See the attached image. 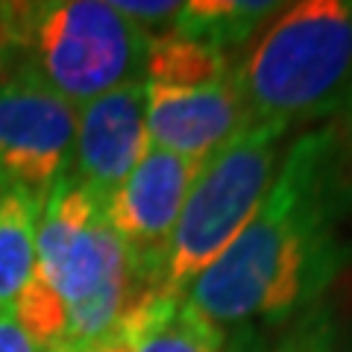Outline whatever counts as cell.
<instances>
[{"label": "cell", "mask_w": 352, "mask_h": 352, "mask_svg": "<svg viewBox=\"0 0 352 352\" xmlns=\"http://www.w3.org/2000/svg\"><path fill=\"white\" fill-rule=\"evenodd\" d=\"M349 208L352 176L338 129L302 132L244 229L182 300L217 326L302 311L344 267L338 226Z\"/></svg>", "instance_id": "1"}, {"label": "cell", "mask_w": 352, "mask_h": 352, "mask_svg": "<svg viewBox=\"0 0 352 352\" xmlns=\"http://www.w3.org/2000/svg\"><path fill=\"white\" fill-rule=\"evenodd\" d=\"M150 36L103 0L0 3V71L27 74L82 109L126 82H144Z\"/></svg>", "instance_id": "2"}, {"label": "cell", "mask_w": 352, "mask_h": 352, "mask_svg": "<svg viewBox=\"0 0 352 352\" xmlns=\"http://www.w3.org/2000/svg\"><path fill=\"white\" fill-rule=\"evenodd\" d=\"M232 85L256 120L300 124L352 103V0L282 6L232 65Z\"/></svg>", "instance_id": "3"}, {"label": "cell", "mask_w": 352, "mask_h": 352, "mask_svg": "<svg viewBox=\"0 0 352 352\" xmlns=\"http://www.w3.org/2000/svg\"><path fill=\"white\" fill-rule=\"evenodd\" d=\"M30 282L65 308V340L56 352L97 344L144 296L126 247L106 220L103 200L76 182L71 168L44 197Z\"/></svg>", "instance_id": "4"}, {"label": "cell", "mask_w": 352, "mask_h": 352, "mask_svg": "<svg viewBox=\"0 0 352 352\" xmlns=\"http://www.w3.org/2000/svg\"><path fill=\"white\" fill-rule=\"evenodd\" d=\"M288 129L282 120H256L200 162L153 294L182 300L191 282L244 229L273 185Z\"/></svg>", "instance_id": "5"}, {"label": "cell", "mask_w": 352, "mask_h": 352, "mask_svg": "<svg viewBox=\"0 0 352 352\" xmlns=\"http://www.w3.org/2000/svg\"><path fill=\"white\" fill-rule=\"evenodd\" d=\"M76 109L27 74L0 71V188L47 197L71 168Z\"/></svg>", "instance_id": "6"}, {"label": "cell", "mask_w": 352, "mask_h": 352, "mask_svg": "<svg viewBox=\"0 0 352 352\" xmlns=\"http://www.w3.org/2000/svg\"><path fill=\"white\" fill-rule=\"evenodd\" d=\"M200 162L150 147L124 182L103 203L112 232L126 247L144 294L156 291L164 252Z\"/></svg>", "instance_id": "7"}, {"label": "cell", "mask_w": 352, "mask_h": 352, "mask_svg": "<svg viewBox=\"0 0 352 352\" xmlns=\"http://www.w3.org/2000/svg\"><path fill=\"white\" fill-rule=\"evenodd\" d=\"M150 150L147 85L126 82L76 109L74 179L97 200H109Z\"/></svg>", "instance_id": "8"}, {"label": "cell", "mask_w": 352, "mask_h": 352, "mask_svg": "<svg viewBox=\"0 0 352 352\" xmlns=\"http://www.w3.org/2000/svg\"><path fill=\"white\" fill-rule=\"evenodd\" d=\"M147 85L150 147L206 162L252 124L232 76L206 85Z\"/></svg>", "instance_id": "9"}, {"label": "cell", "mask_w": 352, "mask_h": 352, "mask_svg": "<svg viewBox=\"0 0 352 352\" xmlns=\"http://www.w3.org/2000/svg\"><path fill=\"white\" fill-rule=\"evenodd\" d=\"M118 332L132 352H220L223 329L188 300L144 294L118 320Z\"/></svg>", "instance_id": "10"}, {"label": "cell", "mask_w": 352, "mask_h": 352, "mask_svg": "<svg viewBox=\"0 0 352 352\" xmlns=\"http://www.w3.org/2000/svg\"><path fill=\"white\" fill-rule=\"evenodd\" d=\"M44 197L21 185L0 188V311L12 308L36 270V235Z\"/></svg>", "instance_id": "11"}, {"label": "cell", "mask_w": 352, "mask_h": 352, "mask_svg": "<svg viewBox=\"0 0 352 352\" xmlns=\"http://www.w3.org/2000/svg\"><path fill=\"white\" fill-rule=\"evenodd\" d=\"M282 6L285 3H264V0H191L179 3L170 32L229 53L232 47L250 44Z\"/></svg>", "instance_id": "12"}, {"label": "cell", "mask_w": 352, "mask_h": 352, "mask_svg": "<svg viewBox=\"0 0 352 352\" xmlns=\"http://www.w3.org/2000/svg\"><path fill=\"white\" fill-rule=\"evenodd\" d=\"M232 71L223 50L179 32L150 36L144 56V82L153 85H206Z\"/></svg>", "instance_id": "13"}, {"label": "cell", "mask_w": 352, "mask_h": 352, "mask_svg": "<svg viewBox=\"0 0 352 352\" xmlns=\"http://www.w3.org/2000/svg\"><path fill=\"white\" fill-rule=\"evenodd\" d=\"M273 352H344V340L329 308H308Z\"/></svg>", "instance_id": "14"}, {"label": "cell", "mask_w": 352, "mask_h": 352, "mask_svg": "<svg viewBox=\"0 0 352 352\" xmlns=\"http://www.w3.org/2000/svg\"><path fill=\"white\" fill-rule=\"evenodd\" d=\"M115 9L124 18H129L138 30H144L147 36H162L173 27L179 3H168V0H162V3H132V0H126L124 3V0H118Z\"/></svg>", "instance_id": "15"}, {"label": "cell", "mask_w": 352, "mask_h": 352, "mask_svg": "<svg viewBox=\"0 0 352 352\" xmlns=\"http://www.w3.org/2000/svg\"><path fill=\"white\" fill-rule=\"evenodd\" d=\"M0 352H44L27 335V329L18 323L15 308H3L0 311Z\"/></svg>", "instance_id": "16"}, {"label": "cell", "mask_w": 352, "mask_h": 352, "mask_svg": "<svg viewBox=\"0 0 352 352\" xmlns=\"http://www.w3.org/2000/svg\"><path fill=\"white\" fill-rule=\"evenodd\" d=\"M338 141H340V153H344V162H346V170L352 176V103L344 109L340 115V129H338Z\"/></svg>", "instance_id": "17"}, {"label": "cell", "mask_w": 352, "mask_h": 352, "mask_svg": "<svg viewBox=\"0 0 352 352\" xmlns=\"http://www.w3.org/2000/svg\"><path fill=\"white\" fill-rule=\"evenodd\" d=\"M82 352H132V346H129V340L118 332V329H112L106 338H100L91 346H85Z\"/></svg>", "instance_id": "18"}]
</instances>
